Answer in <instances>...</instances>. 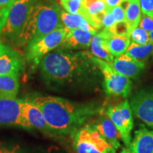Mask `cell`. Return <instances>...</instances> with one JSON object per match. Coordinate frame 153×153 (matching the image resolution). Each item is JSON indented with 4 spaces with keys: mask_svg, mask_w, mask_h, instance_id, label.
<instances>
[{
    "mask_svg": "<svg viewBox=\"0 0 153 153\" xmlns=\"http://www.w3.org/2000/svg\"><path fill=\"white\" fill-rule=\"evenodd\" d=\"M112 16L114 17L115 22H126V13L125 10L120 6H117L114 8L111 9Z\"/></svg>",
    "mask_w": 153,
    "mask_h": 153,
    "instance_id": "obj_29",
    "label": "cell"
},
{
    "mask_svg": "<svg viewBox=\"0 0 153 153\" xmlns=\"http://www.w3.org/2000/svg\"><path fill=\"white\" fill-rule=\"evenodd\" d=\"M73 136V147L76 153H116V150L94 124L82 126Z\"/></svg>",
    "mask_w": 153,
    "mask_h": 153,
    "instance_id": "obj_4",
    "label": "cell"
},
{
    "mask_svg": "<svg viewBox=\"0 0 153 153\" xmlns=\"http://www.w3.org/2000/svg\"><path fill=\"white\" fill-rule=\"evenodd\" d=\"M111 32L116 36H131L128 25L126 22H116L111 29Z\"/></svg>",
    "mask_w": 153,
    "mask_h": 153,
    "instance_id": "obj_28",
    "label": "cell"
},
{
    "mask_svg": "<svg viewBox=\"0 0 153 153\" xmlns=\"http://www.w3.org/2000/svg\"><path fill=\"white\" fill-rule=\"evenodd\" d=\"M128 148L132 153H153V131L140 126L135 131Z\"/></svg>",
    "mask_w": 153,
    "mask_h": 153,
    "instance_id": "obj_15",
    "label": "cell"
},
{
    "mask_svg": "<svg viewBox=\"0 0 153 153\" xmlns=\"http://www.w3.org/2000/svg\"><path fill=\"white\" fill-rule=\"evenodd\" d=\"M152 53L153 43L152 41L145 45H140L132 42L126 52V54L130 57L142 62H145L152 55Z\"/></svg>",
    "mask_w": 153,
    "mask_h": 153,
    "instance_id": "obj_22",
    "label": "cell"
},
{
    "mask_svg": "<svg viewBox=\"0 0 153 153\" xmlns=\"http://www.w3.org/2000/svg\"><path fill=\"white\" fill-rule=\"evenodd\" d=\"M118 109L120 111L121 115L122 120H123L124 126L128 133L131 135V131L133 128V112H132L131 105L128 99L122 101L119 104H118Z\"/></svg>",
    "mask_w": 153,
    "mask_h": 153,
    "instance_id": "obj_23",
    "label": "cell"
},
{
    "mask_svg": "<svg viewBox=\"0 0 153 153\" xmlns=\"http://www.w3.org/2000/svg\"><path fill=\"white\" fill-rule=\"evenodd\" d=\"M22 105L23 114L33 129H37L51 137H55L54 133L48 125L41 111L36 105L28 99H22Z\"/></svg>",
    "mask_w": 153,
    "mask_h": 153,
    "instance_id": "obj_10",
    "label": "cell"
},
{
    "mask_svg": "<svg viewBox=\"0 0 153 153\" xmlns=\"http://www.w3.org/2000/svg\"><path fill=\"white\" fill-rule=\"evenodd\" d=\"M2 29H3V27L1 26V25L0 24V34L1 33V31H2Z\"/></svg>",
    "mask_w": 153,
    "mask_h": 153,
    "instance_id": "obj_37",
    "label": "cell"
},
{
    "mask_svg": "<svg viewBox=\"0 0 153 153\" xmlns=\"http://www.w3.org/2000/svg\"><path fill=\"white\" fill-rule=\"evenodd\" d=\"M9 47L4 45V44L1 43V41H0V56H1V55L4 54V53L6 51L9 49Z\"/></svg>",
    "mask_w": 153,
    "mask_h": 153,
    "instance_id": "obj_34",
    "label": "cell"
},
{
    "mask_svg": "<svg viewBox=\"0 0 153 153\" xmlns=\"http://www.w3.org/2000/svg\"><path fill=\"white\" fill-rule=\"evenodd\" d=\"M123 0H104L105 3L107 6V8L108 9H112L115 7H117L119 6L120 4Z\"/></svg>",
    "mask_w": 153,
    "mask_h": 153,
    "instance_id": "obj_32",
    "label": "cell"
},
{
    "mask_svg": "<svg viewBox=\"0 0 153 153\" xmlns=\"http://www.w3.org/2000/svg\"><path fill=\"white\" fill-rule=\"evenodd\" d=\"M89 47L91 53L94 57L106 61L108 63L112 62L114 60V57L106 48L104 42V38L100 33H97L93 36Z\"/></svg>",
    "mask_w": 153,
    "mask_h": 153,
    "instance_id": "obj_18",
    "label": "cell"
},
{
    "mask_svg": "<svg viewBox=\"0 0 153 153\" xmlns=\"http://www.w3.org/2000/svg\"><path fill=\"white\" fill-rule=\"evenodd\" d=\"M130 105L134 116L153 129V87L137 91Z\"/></svg>",
    "mask_w": 153,
    "mask_h": 153,
    "instance_id": "obj_9",
    "label": "cell"
},
{
    "mask_svg": "<svg viewBox=\"0 0 153 153\" xmlns=\"http://www.w3.org/2000/svg\"><path fill=\"white\" fill-rule=\"evenodd\" d=\"M94 34L93 32L82 28L69 30L62 43L59 46V49L72 51L87 48L90 46L91 38Z\"/></svg>",
    "mask_w": 153,
    "mask_h": 153,
    "instance_id": "obj_12",
    "label": "cell"
},
{
    "mask_svg": "<svg viewBox=\"0 0 153 153\" xmlns=\"http://www.w3.org/2000/svg\"><path fill=\"white\" fill-rule=\"evenodd\" d=\"M103 75V90L107 97L126 98L131 94L133 82L127 76L118 73L109 63L94 57Z\"/></svg>",
    "mask_w": 153,
    "mask_h": 153,
    "instance_id": "obj_5",
    "label": "cell"
},
{
    "mask_svg": "<svg viewBox=\"0 0 153 153\" xmlns=\"http://www.w3.org/2000/svg\"><path fill=\"white\" fill-rule=\"evenodd\" d=\"M104 38L106 48L114 57H118L126 53L131 44V38L128 36L114 35L110 30L103 29L100 32Z\"/></svg>",
    "mask_w": 153,
    "mask_h": 153,
    "instance_id": "obj_16",
    "label": "cell"
},
{
    "mask_svg": "<svg viewBox=\"0 0 153 153\" xmlns=\"http://www.w3.org/2000/svg\"><path fill=\"white\" fill-rule=\"evenodd\" d=\"M140 0H130V3L126 9V21L128 25L130 34L137 27L141 20V14Z\"/></svg>",
    "mask_w": 153,
    "mask_h": 153,
    "instance_id": "obj_21",
    "label": "cell"
},
{
    "mask_svg": "<svg viewBox=\"0 0 153 153\" xmlns=\"http://www.w3.org/2000/svg\"><path fill=\"white\" fill-rule=\"evenodd\" d=\"M3 126L33 129L23 114L22 99L14 97L0 96V127Z\"/></svg>",
    "mask_w": 153,
    "mask_h": 153,
    "instance_id": "obj_8",
    "label": "cell"
},
{
    "mask_svg": "<svg viewBox=\"0 0 153 153\" xmlns=\"http://www.w3.org/2000/svg\"><path fill=\"white\" fill-rule=\"evenodd\" d=\"M94 125L115 150H116L120 148L121 135L116 126L105 113L100 115Z\"/></svg>",
    "mask_w": 153,
    "mask_h": 153,
    "instance_id": "obj_14",
    "label": "cell"
},
{
    "mask_svg": "<svg viewBox=\"0 0 153 153\" xmlns=\"http://www.w3.org/2000/svg\"><path fill=\"white\" fill-rule=\"evenodd\" d=\"M37 0H15L1 33L12 41H18L30 9Z\"/></svg>",
    "mask_w": 153,
    "mask_h": 153,
    "instance_id": "obj_7",
    "label": "cell"
},
{
    "mask_svg": "<svg viewBox=\"0 0 153 153\" xmlns=\"http://www.w3.org/2000/svg\"><path fill=\"white\" fill-rule=\"evenodd\" d=\"M105 114L109 117L111 121L116 126V127L117 128L120 135H121L122 140H123L126 146L128 148L130 143L131 142V136L126 131L123 121L122 120L121 115H120V111L118 109V105L108 106L106 111H105Z\"/></svg>",
    "mask_w": 153,
    "mask_h": 153,
    "instance_id": "obj_19",
    "label": "cell"
},
{
    "mask_svg": "<svg viewBox=\"0 0 153 153\" xmlns=\"http://www.w3.org/2000/svg\"><path fill=\"white\" fill-rule=\"evenodd\" d=\"M68 31V28L63 26L28 44L27 60L34 65L39 64L45 55L60 46Z\"/></svg>",
    "mask_w": 153,
    "mask_h": 153,
    "instance_id": "obj_6",
    "label": "cell"
},
{
    "mask_svg": "<svg viewBox=\"0 0 153 153\" xmlns=\"http://www.w3.org/2000/svg\"><path fill=\"white\" fill-rule=\"evenodd\" d=\"M60 11V7L53 1L37 0L30 9L19 36V43L29 44L57 28L63 27Z\"/></svg>",
    "mask_w": 153,
    "mask_h": 153,
    "instance_id": "obj_3",
    "label": "cell"
},
{
    "mask_svg": "<svg viewBox=\"0 0 153 153\" xmlns=\"http://www.w3.org/2000/svg\"><path fill=\"white\" fill-rule=\"evenodd\" d=\"M140 27L146 30L147 32L153 31V19L148 15L143 14L141 17V20L140 22Z\"/></svg>",
    "mask_w": 153,
    "mask_h": 153,
    "instance_id": "obj_31",
    "label": "cell"
},
{
    "mask_svg": "<svg viewBox=\"0 0 153 153\" xmlns=\"http://www.w3.org/2000/svg\"><path fill=\"white\" fill-rule=\"evenodd\" d=\"M130 38L133 43L140 44V45H145L151 41L149 33L140 27H137L132 31Z\"/></svg>",
    "mask_w": 153,
    "mask_h": 153,
    "instance_id": "obj_24",
    "label": "cell"
},
{
    "mask_svg": "<svg viewBox=\"0 0 153 153\" xmlns=\"http://www.w3.org/2000/svg\"><path fill=\"white\" fill-rule=\"evenodd\" d=\"M30 100L41 111L55 137L73 135L101 111L97 103H78L54 96H35Z\"/></svg>",
    "mask_w": 153,
    "mask_h": 153,
    "instance_id": "obj_2",
    "label": "cell"
},
{
    "mask_svg": "<svg viewBox=\"0 0 153 153\" xmlns=\"http://www.w3.org/2000/svg\"><path fill=\"white\" fill-rule=\"evenodd\" d=\"M60 17L62 25L68 30L82 28L97 33V30L91 26L86 19L79 14H70L65 10H61Z\"/></svg>",
    "mask_w": 153,
    "mask_h": 153,
    "instance_id": "obj_17",
    "label": "cell"
},
{
    "mask_svg": "<svg viewBox=\"0 0 153 153\" xmlns=\"http://www.w3.org/2000/svg\"><path fill=\"white\" fill-rule=\"evenodd\" d=\"M149 36H150V41L153 43V31L150 32V33H149ZM152 56H153V53H152Z\"/></svg>",
    "mask_w": 153,
    "mask_h": 153,
    "instance_id": "obj_36",
    "label": "cell"
},
{
    "mask_svg": "<svg viewBox=\"0 0 153 153\" xmlns=\"http://www.w3.org/2000/svg\"><path fill=\"white\" fill-rule=\"evenodd\" d=\"M42 78L50 89L65 93L94 92L103 89V75L94 56L87 51L58 49L39 63Z\"/></svg>",
    "mask_w": 153,
    "mask_h": 153,
    "instance_id": "obj_1",
    "label": "cell"
},
{
    "mask_svg": "<svg viewBox=\"0 0 153 153\" xmlns=\"http://www.w3.org/2000/svg\"><path fill=\"white\" fill-rule=\"evenodd\" d=\"M0 153H28L25 149L18 145H12L0 142Z\"/></svg>",
    "mask_w": 153,
    "mask_h": 153,
    "instance_id": "obj_27",
    "label": "cell"
},
{
    "mask_svg": "<svg viewBox=\"0 0 153 153\" xmlns=\"http://www.w3.org/2000/svg\"><path fill=\"white\" fill-rule=\"evenodd\" d=\"M109 65L118 73L130 79H136L145 70V63L135 60L126 53L116 57Z\"/></svg>",
    "mask_w": 153,
    "mask_h": 153,
    "instance_id": "obj_11",
    "label": "cell"
},
{
    "mask_svg": "<svg viewBox=\"0 0 153 153\" xmlns=\"http://www.w3.org/2000/svg\"><path fill=\"white\" fill-rule=\"evenodd\" d=\"M100 21L101 23V27L105 30H110L116 24L114 17L112 16L111 9L107 8V10L103 13L100 16Z\"/></svg>",
    "mask_w": 153,
    "mask_h": 153,
    "instance_id": "obj_26",
    "label": "cell"
},
{
    "mask_svg": "<svg viewBox=\"0 0 153 153\" xmlns=\"http://www.w3.org/2000/svg\"><path fill=\"white\" fill-rule=\"evenodd\" d=\"M58 1H60V0H58Z\"/></svg>",
    "mask_w": 153,
    "mask_h": 153,
    "instance_id": "obj_38",
    "label": "cell"
},
{
    "mask_svg": "<svg viewBox=\"0 0 153 153\" xmlns=\"http://www.w3.org/2000/svg\"><path fill=\"white\" fill-rule=\"evenodd\" d=\"M15 0H0V9L8 5L9 4L13 2Z\"/></svg>",
    "mask_w": 153,
    "mask_h": 153,
    "instance_id": "obj_33",
    "label": "cell"
},
{
    "mask_svg": "<svg viewBox=\"0 0 153 153\" xmlns=\"http://www.w3.org/2000/svg\"><path fill=\"white\" fill-rule=\"evenodd\" d=\"M18 74L0 76V96L16 97L19 89Z\"/></svg>",
    "mask_w": 153,
    "mask_h": 153,
    "instance_id": "obj_20",
    "label": "cell"
},
{
    "mask_svg": "<svg viewBox=\"0 0 153 153\" xmlns=\"http://www.w3.org/2000/svg\"><path fill=\"white\" fill-rule=\"evenodd\" d=\"M141 11L153 19V0H140Z\"/></svg>",
    "mask_w": 153,
    "mask_h": 153,
    "instance_id": "obj_30",
    "label": "cell"
},
{
    "mask_svg": "<svg viewBox=\"0 0 153 153\" xmlns=\"http://www.w3.org/2000/svg\"><path fill=\"white\" fill-rule=\"evenodd\" d=\"M119 153H132V152L131 150H129V149H127V148H123V150H122Z\"/></svg>",
    "mask_w": 153,
    "mask_h": 153,
    "instance_id": "obj_35",
    "label": "cell"
},
{
    "mask_svg": "<svg viewBox=\"0 0 153 153\" xmlns=\"http://www.w3.org/2000/svg\"><path fill=\"white\" fill-rule=\"evenodd\" d=\"M65 11L70 14H81L82 10V0H60Z\"/></svg>",
    "mask_w": 153,
    "mask_h": 153,
    "instance_id": "obj_25",
    "label": "cell"
},
{
    "mask_svg": "<svg viewBox=\"0 0 153 153\" xmlns=\"http://www.w3.org/2000/svg\"><path fill=\"white\" fill-rule=\"evenodd\" d=\"M24 70V59L18 51L10 48L0 56V76L18 74Z\"/></svg>",
    "mask_w": 153,
    "mask_h": 153,
    "instance_id": "obj_13",
    "label": "cell"
}]
</instances>
